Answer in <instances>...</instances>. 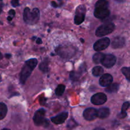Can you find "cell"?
<instances>
[{
	"mask_svg": "<svg viewBox=\"0 0 130 130\" xmlns=\"http://www.w3.org/2000/svg\"><path fill=\"white\" fill-rule=\"evenodd\" d=\"M116 62V57L111 54L105 55L101 63L106 68H111Z\"/></svg>",
	"mask_w": 130,
	"mask_h": 130,
	"instance_id": "9c48e42d",
	"label": "cell"
},
{
	"mask_svg": "<svg viewBox=\"0 0 130 130\" xmlns=\"http://www.w3.org/2000/svg\"><path fill=\"white\" fill-rule=\"evenodd\" d=\"M3 55L1 54V53H0V60H1L2 59V58H3Z\"/></svg>",
	"mask_w": 130,
	"mask_h": 130,
	"instance_id": "83f0119b",
	"label": "cell"
},
{
	"mask_svg": "<svg viewBox=\"0 0 130 130\" xmlns=\"http://www.w3.org/2000/svg\"><path fill=\"white\" fill-rule=\"evenodd\" d=\"M113 81V77L109 74H104L100 77L99 80V84L102 87H107L112 84Z\"/></svg>",
	"mask_w": 130,
	"mask_h": 130,
	"instance_id": "8fae6325",
	"label": "cell"
},
{
	"mask_svg": "<svg viewBox=\"0 0 130 130\" xmlns=\"http://www.w3.org/2000/svg\"><path fill=\"white\" fill-rule=\"evenodd\" d=\"M8 14H9V15H10V16H9V17H11V18H13L14 16H15V10H10V11H9Z\"/></svg>",
	"mask_w": 130,
	"mask_h": 130,
	"instance_id": "cb8c5ba5",
	"label": "cell"
},
{
	"mask_svg": "<svg viewBox=\"0 0 130 130\" xmlns=\"http://www.w3.org/2000/svg\"><path fill=\"white\" fill-rule=\"evenodd\" d=\"M94 130H105L104 128H95Z\"/></svg>",
	"mask_w": 130,
	"mask_h": 130,
	"instance_id": "484cf974",
	"label": "cell"
},
{
	"mask_svg": "<svg viewBox=\"0 0 130 130\" xmlns=\"http://www.w3.org/2000/svg\"><path fill=\"white\" fill-rule=\"evenodd\" d=\"M11 5H12V6H14V7H17V6H19V1H16V0H14V1H11Z\"/></svg>",
	"mask_w": 130,
	"mask_h": 130,
	"instance_id": "603a6c76",
	"label": "cell"
},
{
	"mask_svg": "<svg viewBox=\"0 0 130 130\" xmlns=\"http://www.w3.org/2000/svg\"><path fill=\"white\" fill-rule=\"evenodd\" d=\"M107 98L106 95L104 93H98L93 95L91 98V102L95 105H100L105 104L107 102Z\"/></svg>",
	"mask_w": 130,
	"mask_h": 130,
	"instance_id": "ba28073f",
	"label": "cell"
},
{
	"mask_svg": "<svg viewBox=\"0 0 130 130\" xmlns=\"http://www.w3.org/2000/svg\"><path fill=\"white\" fill-rule=\"evenodd\" d=\"M109 115H110V110L109 108H100L97 110V118L100 119H105L108 118Z\"/></svg>",
	"mask_w": 130,
	"mask_h": 130,
	"instance_id": "5bb4252c",
	"label": "cell"
},
{
	"mask_svg": "<svg viewBox=\"0 0 130 130\" xmlns=\"http://www.w3.org/2000/svg\"><path fill=\"white\" fill-rule=\"evenodd\" d=\"M83 117L86 121H93L97 118V110L95 108H88L83 112Z\"/></svg>",
	"mask_w": 130,
	"mask_h": 130,
	"instance_id": "30bf717a",
	"label": "cell"
},
{
	"mask_svg": "<svg viewBox=\"0 0 130 130\" xmlns=\"http://www.w3.org/2000/svg\"><path fill=\"white\" fill-rule=\"evenodd\" d=\"M104 69L100 66H96L94 67L92 70V74L95 77H99V76H102L104 74Z\"/></svg>",
	"mask_w": 130,
	"mask_h": 130,
	"instance_id": "d6986e66",
	"label": "cell"
},
{
	"mask_svg": "<svg viewBox=\"0 0 130 130\" xmlns=\"http://www.w3.org/2000/svg\"><path fill=\"white\" fill-rule=\"evenodd\" d=\"M109 2L105 0H99L95 4L94 16L99 19H104L110 15Z\"/></svg>",
	"mask_w": 130,
	"mask_h": 130,
	"instance_id": "7a4b0ae2",
	"label": "cell"
},
{
	"mask_svg": "<svg viewBox=\"0 0 130 130\" xmlns=\"http://www.w3.org/2000/svg\"><path fill=\"white\" fill-rule=\"evenodd\" d=\"M39 16H40V12L38 8H35L32 11L28 7H26L24 9L23 19L26 24L30 25L36 24L39 20Z\"/></svg>",
	"mask_w": 130,
	"mask_h": 130,
	"instance_id": "3957f363",
	"label": "cell"
},
{
	"mask_svg": "<svg viewBox=\"0 0 130 130\" xmlns=\"http://www.w3.org/2000/svg\"><path fill=\"white\" fill-rule=\"evenodd\" d=\"M7 112L8 108L6 104L0 102V120H2L6 117Z\"/></svg>",
	"mask_w": 130,
	"mask_h": 130,
	"instance_id": "e0dca14e",
	"label": "cell"
},
{
	"mask_svg": "<svg viewBox=\"0 0 130 130\" xmlns=\"http://www.w3.org/2000/svg\"><path fill=\"white\" fill-rule=\"evenodd\" d=\"M114 29H115V25L113 23H106L98 27L95 32V34L98 37L104 36L112 32Z\"/></svg>",
	"mask_w": 130,
	"mask_h": 130,
	"instance_id": "5b68a950",
	"label": "cell"
},
{
	"mask_svg": "<svg viewBox=\"0 0 130 130\" xmlns=\"http://www.w3.org/2000/svg\"><path fill=\"white\" fill-rule=\"evenodd\" d=\"M52 5H52V6H55V7H57V5H56L55 2H52Z\"/></svg>",
	"mask_w": 130,
	"mask_h": 130,
	"instance_id": "4316f807",
	"label": "cell"
},
{
	"mask_svg": "<svg viewBox=\"0 0 130 130\" xmlns=\"http://www.w3.org/2000/svg\"><path fill=\"white\" fill-rule=\"evenodd\" d=\"M122 73L126 77L127 80L130 81V68L129 67H123L121 69Z\"/></svg>",
	"mask_w": 130,
	"mask_h": 130,
	"instance_id": "7402d4cb",
	"label": "cell"
},
{
	"mask_svg": "<svg viewBox=\"0 0 130 130\" xmlns=\"http://www.w3.org/2000/svg\"><path fill=\"white\" fill-rule=\"evenodd\" d=\"M86 8L85 5H81L77 6L76 10V14L74 17V23L76 25H79L83 22L85 19Z\"/></svg>",
	"mask_w": 130,
	"mask_h": 130,
	"instance_id": "8992f818",
	"label": "cell"
},
{
	"mask_svg": "<svg viewBox=\"0 0 130 130\" xmlns=\"http://www.w3.org/2000/svg\"><path fill=\"white\" fill-rule=\"evenodd\" d=\"M119 88V85L118 83H113L110 84L109 86L106 87L105 88V91L107 93H116L118 91Z\"/></svg>",
	"mask_w": 130,
	"mask_h": 130,
	"instance_id": "2e32d148",
	"label": "cell"
},
{
	"mask_svg": "<svg viewBox=\"0 0 130 130\" xmlns=\"http://www.w3.org/2000/svg\"><path fill=\"white\" fill-rule=\"evenodd\" d=\"M36 43H37V44H41L42 43L41 39L40 38H38V39H37V41H36Z\"/></svg>",
	"mask_w": 130,
	"mask_h": 130,
	"instance_id": "d4e9b609",
	"label": "cell"
},
{
	"mask_svg": "<svg viewBox=\"0 0 130 130\" xmlns=\"http://www.w3.org/2000/svg\"><path fill=\"white\" fill-rule=\"evenodd\" d=\"M2 130H10V129H7V128H5V129H3Z\"/></svg>",
	"mask_w": 130,
	"mask_h": 130,
	"instance_id": "f546056e",
	"label": "cell"
},
{
	"mask_svg": "<svg viewBox=\"0 0 130 130\" xmlns=\"http://www.w3.org/2000/svg\"><path fill=\"white\" fill-rule=\"evenodd\" d=\"M48 63H49L48 60L46 58L44 60H43L41 62V63L39 66V69L43 71V72H47L48 70Z\"/></svg>",
	"mask_w": 130,
	"mask_h": 130,
	"instance_id": "ffe728a7",
	"label": "cell"
},
{
	"mask_svg": "<svg viewBox=\"0 0 130 130\" xmlns=\"http://www.w3.org/2000/svg\"><path fill=\"white\" fill-rule=\"evenodd\" d=\"M110 40L108 38H104L95 42L93 44V49L96 52H100L106 49L110 45Z\"/></svg>",
	"mask_w": 130,
	"mask_h": 130,
	"instance_id": "52a82bcc",
	"label": "cell"
},
{
	"mask_svg": "<svg viewBox=\"0 0 130 130\" xmlns=\"http://www.w3.org/2000/svg\"><path fill=\"white\" fill-rule=\"evenodd\" d=\"M112 47L114 49L121 48L125 45V39L123 37L117 36L114 38L112 42Z\"/></svg>",
	"mask_w": 130,
	"mask_h": 130,
	"instance_id": "4fadbf2b",
	"label": "cell"
},
{
	"mask_svg": "<svg viewBox=\"0 0 130 130\" xmlns=\"http://www.w3.org/2000/svg\"><path fill=\"white\" fill-rule=\"evenodd\" d=\"M37 65L38 60L36 58H30L25 62L20 74V81L22 84H24L26 82Z\"/></svg>",
	"mask_w": 130,
	"mask_h": 130,
	"instance_id": "6da1fadb",
	"label": "cell"
},
{
	"mask_svg": "<svg viewBox=\"0 0 130 130\" xmlns=\"http://www.w3.org/2000/svg\"><path fill=\"white\" fill-rule=\"evenodd\" d=\"M129 102H126L124 103L122 106L121 109V112L120 114H118V118H120V119H123V118H126V116H127L126 114V110L127 109L129 108Z\"/></svg>",
	"mask_w": 130,
	"mask_h": 130,
	"instance_id": "9a60e30c",
	"label": "cell"
},
{
	"mask_svg": "<svg viewBox=\"0 0 130 130\" xmlns=\"http://www.w3.org/2000/svg\"><path fill=\"white\" fill-rule=\"evenodd\" d=\"M68 118V112H63L58 115L55 117H52L51 118V121L52 123L56 124H60L64 123L67 118Z\"/></svg>",
	"mask_w": 130,
	"mask_h": 130,
	"instance_id": "7c38bea8",
	"label": "cell"
},
{
	"mask_svg": "<svg viewBox=\"0 0 130 130\" xmlns=\"http://www.w3.org/2000/svg\"><path fill=\"white\" fill-rule=\"evenodd\" d=\"M104 56H105V54L100 53V52H98V53L94 54V55L93 56V61L95 63H101Z\"/></svg>",
	"mask_w": 130,
	"mask_h": 130,
	"instance_id": "ac0fdd59",
	"label": "cell"
},
{
	"mask_svg": "<svg viewBox=\"0 0 130 130\" xmlns=\"http://www.w3.org/2000/svg\"><path fill=\"white\" fill-rule=\"evenodd\" d=\"M66 86L63 85H59L55 90V94L57 96H61L64 93Z\"/></svg>",
	"mask_w": 130,
	"mask_h": 130,
	"instance_id": "44dd1931",
	"label": "cell"
},
{
	"mask_svg": "<svg viewBox=\"0 0 130 130\" xmlns=\"http://www.w3.org/2000/svg\"><path fill=\"white\" fill-rule=\"evenodd\" d=\"M10 56H11V55H8V54L6 55V58H10Z\"/></svg>",
	"mask_w": 130,
	"mask_h": 130,
	"instance_id": "f1b7e54d",
	"label": "cell"
},
{
	"mask_svg": "<svg viewBox=\"0 0 130 130\" xmlns=\"http://www.w3.org/2000/svg\"><path fill=\"white\" fill-rule=\"evenodd\" d=\"M46 111L44 109H39L34 113L33 116V121L36 126H47L49 124L48 120L45 118Z\"/></svg>",
	"mask_w": 130,
	"mask_h": 130,
	"instance_id": "277c9868",
	"label": "cell"
}]
</instances>
